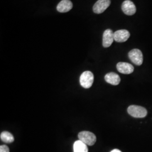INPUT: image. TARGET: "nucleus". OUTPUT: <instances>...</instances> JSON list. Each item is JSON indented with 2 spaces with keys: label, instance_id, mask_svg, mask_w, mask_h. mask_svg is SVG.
<instances>
[{
  "label": "nucleus",
  "instance_id": "obj_1",
  "mask_svg": "<svg viewBox=\"0 0 152 152\" xmlns=\"http://www.w3.org/2000/svg\"><path fill=\"white\" fill-rule=\"evenodd\" d=\"M78 139L87 145L92 146L96 141V137L94 134L90 131H83L78 134Z\"/></svg>",
  "mask_w": 152,
  "mask_h": 152
},
{
  "label": "nucleus",
  "instance_id": "obj_2",
  "mask_svg": "<svg viewBox=\"0 0 152 152\" xmlns=\"http://www.w3.org/2000/svg\"><path fill=\"white\" fill-rule=\"evenodd\" d=\"M128 113L135 118H144L147 115L146 109L141 106L131 105L127 109Z\"/></svg>",
  "mask_w": 152,
  "mask_h": 152
},
{
  "label": "nucleus",
  "instance_id": "obj_3",
  "mask_svg": "<svg viewBox=\"0 0 152 152\" xmlns=\"http://www.w3.org/2000/svg\"><path fill=\"white\" fill-rule=\"evenodd\" d=\"M94 79V75L91 72L85 71L80 76V84L83 88H89L92 86Z\"/></svg>",
  "mask_w": 152,
  "mask_h": 152
},
{
  "label": "nucleus",
  "instance_id": "obj_4",
  "mask_svg": "<svg viewBox=\"0 0 152 152\" xmlns=\"http://www.w3.org/2000/svg\"><path fill=\"white\" fill-rule=\"evenodd\" d=\"M129 57L131 61L136 65H141L143 62V55L142 52L139 49L131 50L129 53Z\"/></svg>",
  "mask_w": 152,
  "mask_h": 152
},
{
  "label": "nucleus",
  "instance_id": "obj_5",
  "mask_svg": "<svg viewBox=\"0 0 152 152\" xmlns=\"http://www.w3.org/2000/svg\"><path fill=\"white\" fill-rule=\"evenodd\" d=\"M110 5V0H98L93 6V11L96 14L103 13Z\"/></svg>",
  "mask_w": 152,
  "mask_h": 152
},
{
  "label": "nucleus",
  "instance_id": "obj_6",
  "mask_svg": "<svg viewBox=\"0 0 152 152\" xmlns=\"http://www.w3.org/2000/svg\"><path fill=\"white\" fill-rule=\"evenodd\" d=\"M122 10L126 15H132L136 12V6L130 0H126L122 3Z\"/></svg>",
  "mask_w": 152,
  "mask_h": 152
},
{
  "label": "nucleus",
  "instance_id": "obj_7",
  "mask_svg": "<svg viewBox=\"0 0 152 152\" xmlns=\"http://www.w3.org/2000/svg\"><path fill=\"white\" fill-rule=\"evenodd\" d=\"M130 36V32L126 29L117 31L114 33V40L117 42H126Z\"/></svg>",
  "mask_w": 152,
  "mask_h": 152
},
{
  "label": "nucleus",
  "instance_id": "obj_8",
  "mask_svg": "<svg viewBox=\"0 0 152 152\" xmlns=\"http://www.w3.org/2000/svg\"><path fill=\"white\" fill-rule=\"evenodd\" d=\"M114 33L112 30L108 29L104 31L103 36V46L104 48H109L114 41Z\"/></svg>",
  "mask_w": 152,
  "mask_h": 152
},
{
  "label": "nucleus",
  "instance_id": "obj_9",
  "mask_svg": "<svg viewBox=\"0 0 152 152\" xmlns=\"http://www.w3.org/2000/svg\"><path fill=\"white\" fill-rule=\"evenodd\" d=\"M117 69L120 73L125 75L131 74L134 71V68L132 65L125 62L118 63L117 64Z\"/></svg>",
  "mask_w": 152,
  "mask_h": 152
},
{
  "label": "nucleus",
  "instance_id": "obj_10",
  "mask_svg": "<svg viewBox=\"0 0 152 152\" xmlns=\"http://www.w3.org/2000/svg\"><path fill=\"white\" fill-rule=\"evenodd\" d=\"M73 7L72 2L69 0H62L57 6V10L60 12H66Z\"/></svg>",
  "mask_w": 152,
  "mask_h": 152
},
{
  "label": "nucleus",
  "instance_id": "obj_11",
  "mask_svg": "<svg viewBox=\"0 0 152 152\" xmlns=\"http://www.w3.org/2000/svg\"><path fill=\"white\" fill-rule=\"evenodd\" d=\"M105 80L109 84L115 86L120 83L121 78L117 74L113 72H110L105 76Z\"/></svg>",
  "mask_w": 152,
  "mask_h": 152
},
{
  "label": "nucleus",
  "instance_id": "obj_12",
  "mask_svg": "<svg viewBox=\"0 0 152 152\" xmlns=\"http://www.w3.org/2000/svg\"><path fill=\"white\" fill-rule=\"evenodd\" d=\"M74 152H88V148L86 144L81 140L76 141L73 145Z\"/></svg>",
  "mask_w": 152,
  "mask_h": 152
},
{
  "label": "nucleus",
  "instance_id": "obj_13",
  "mask_svg": "<svg viewBox=\"0 0 152 152\" xmlns=\"http://www.w3.org/2000/svg\"><path fill=\"white\" fill-rule=\"evenodd\" d=\"M0 137L1 140L6 143H11L14 141V137L13 135L7 131H4L1 132Z\"/></svg>",
  "mask_w": 152,
  "mask_h": 152
},
{
  "label": "nucleus",
  "instance_id": "obj_14",
  "mask_svg": "<svg viewBox=\"0 0 152 152\" xmlns=\"http://www.w3.org/2000/svg\"><path fill=\"white\" fill-rule=\"evenodd\" d=\"M0 152H9V148L7 145H3L0 146Z\"/></svg>",
  "mask_w": 152,
  "mask_h": 152
},
{
  "label": "nucleus",
  "instance_id": "obj_15",
  "mask_svg": "<svg viewBox=\"0 0 152 152\" xmlns=\"http://www.w3.org/2000/svg\"><path fill=\"white\" fill-rule=\"evenodd\" d=\"M110 152H122L120 150L118 149H113L112 151H111Z\"/></svg>",
  "mask_w": 152,
  "mask_h": 152
}]
</instances>
